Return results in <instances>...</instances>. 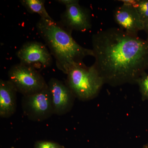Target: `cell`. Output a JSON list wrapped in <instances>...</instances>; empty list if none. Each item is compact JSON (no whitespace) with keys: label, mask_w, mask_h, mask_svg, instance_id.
Returning a JSON list of instances; mask_svg holds the SVG:
<instances>
[{"label":"cell","mask_w":148,"mask_h":148,"mask_svg":"<svg viewBox=\"0 0 148 148\" xmlns=\"http://www.w3.org/2000/svg\"><path fill=\"white\" fill-rule=\"evenodd\" d=\"M8 76L9 80L23 96L32 95L48 87L40 71L20 63L10 68Z\"/></svg>","instance_id":"obj_4"},{"label":"cell","mask_w":148,"mask_h":148,"mask_svg":"<svg viewBox=\"0 0 148 148\" xmlns=\"http://www.w3.org/2000/svg\"><path fill=\"white\" fill-rule=\"evenodd\" d=\"M134 6L144 24L148 20V0H138Z\"/></svg>","instance_id":"obj_12"},{"label":"cell","mask_w":148,"mask_h":148,"mask_svg":"<svg viewBox=\"0 0 148 148\" xmlns=\"http://www.w3.org/2000/svg\"><path fill=\"white\" fill-rule=\"evenodd\" d=\"M144 30H145L146 33H147V39L148 40V20L144 23Z\"/></svg>","instance_id":"obj_16"},{"label":"cell","mask_w":148,"mask_h":148,"mask_svg":"<svg viewBox=\"0 0 148 148\" xmlns=\"http://www.w3.org/2000/svg\"><path fill=\"white\" fill-rule=\"evenodd\" d=\"M48 87L52 98L54 114L62 116L71 111L76 98L66 83L55 78L49 82Z\"/></svg>","instance_id":"obj_7"},{"label":"cell","mask_w":148,"mask_h":148,"mask_svg":"<svg viewBox=\"0 0 148 148\" xmlns=\"http://www.w3.org/2000/svg\"><path fill=\"white\" fill-rule=\"evenodd\" d=\"M20 63L40 71L48 68L53 62L52 56L42 43L28 42L16 52Z\"/></svg>","instance_id":"obj_6"},{"label":"cell","mask_w":148,"mask_h":148,"mask_svg":"<svg viewBox=\"0 0 148 148\" xmlns=\"http://www.w3.org/2000/svg\"><path fill=\"white\" fill-rule=\"evenodd\" d=\"M21 107L24 114L32 121H44L54 114L48 87L32 95L23 96Z\"/></svg>","instance_id":"obj_5"},{"label":"cell","mask_w":148,"mask_h":148,"mask_svg":"<svg viewBox=\"0 0 148 148\" xmlns=\"http://www.w3.org/2000/svg\"><path fill=\"white\" fill-rule=\"evenodd\" d=\"M21 4L27 9L29 13L38 14L40 18L53 20L46 10L45 3L43 0H21Z\"/></svg>","instance_id":"obj_11"},{"label":"cell","mask_w":148,"mask_h":148,"mask_svg":"<svg viewBox=\"0 0 148 148\" xmlns=\"http://www.w3.org/2000/svg\"><path fill=\"white\" fill-rule=\"evenodd\" d=\"M66 84L75 96L82 101L95 98L101 91L104 81L93 65L77 64L67 74Z\"/></svg>","instance_id":"obj_3"},{"label":"cell","mask_w":148,"mask_h":148,"mask_svg":"<svg viewBox=\"0 0 148 148\" xmlns=\"http://www.w3.org/2000/svg\"><path fill=\"white\" fill-rule=\"evenodd\" d=\"M143 101L148 100V74H143L137 82Z\"/></svg>","instance_id":"obj_13"},{"label":"cell","mask_w":148,"mask_h":148,"mask_svg":"<svg viewBox=\"0 0 148 148\" xmlns=\"http://www.w3.org/2000/svg\"><path fill=\"white\" fill-rule=\"evenodd\" d=\"M17 91L13 84L8 80H0V116L8 118L16 111Z\"/></svg>","instance_id":"obj_10"},{"label":"cell","mask_w":148,"mask_h":148,"mask_svg":"<svg viewBox=\"0 0 148 148\" xmlns=\"http://www.w3.org/2000/svg\"><path fill=\"white\" fill-rule=\"evenodd\" d=\"M148 148V145H146L145 146V147H144V148Z\"/></svg>","instance_id":"obj_17"},{"label":"cell","mask_w":148,"mask_h":148,"mask_svg":"<svg viewBox=\"0 0 148 148\" xmlns=\"http://www.w3.org/2000/svg\"><path fill=\"white\" fill-rule=\"evenodd\" d=\"M92 45L93 65L105 84H137L148 69L147 39L113 27L92 35Z\"/></svg>","instance_id":"obj_1"},{"label":"cell","mask_w":148,"mask_h":148,"mask_svg":"<svg viewBox=\"0 0 148 148\" xmlns=\"http://www.w3.org/2000/svg\"><path fill=\"white\" fill-rule=\"evenodd\" d=\"M66 7L60 21L65 28L72 32H85L91 29V17L88 10L80 5L79 3Z\"/></svg>","instance_id":"obj_8"},{"label":"cell","mask_w":148,"mask_h":148,"mask_svg":"<svg viewBox=\"0 0 148 148\" xmlns=\"http://www.w3.org/2000/svg\"><path fill=\"white\" fill-rule=\"evenodd\" d=\"M56 1L66 6V7L79 3V1L77 0H58Z\"/></svg>","instance_id":"obj_15"},{"label":"cell","mask_w":148,"mask_h":148,"mask_svg":"<svg viewBox=\"0 0 148 148\" xmlns=\"http://www.w3.org/2000/svg\"><path fill=\"white\" fill-rule=\"evenodd\" d=\"M36 28L55 58L57 68L66 75L75 65L84 63L86 56H93L92 49L79 45L72 37V32L60 22L40 18Z\"/></svg>","instance_id":"obj_2"},{"label":"cell","mask_w":148,"mask_h":148,"mask_svg":"<svg viewBox=\"0 0 148 148\" xmlns=\"http://www.w3.org/2000/svg\"><path fill=\"white\" fill-rule=\"evenodd\" d=\"M34 148H64L58 143L48 141H38L35 144Z\"/></svg>","instance_id":"obj_14"},{"label":"cell","mask_w":148,"mask_h":148,"mask_svg":"<svg viewBox=\"0 0 148 148\" xmlns=\"http://www.w3.org/2000/svg\"><path fill=\"white\" fill-rule=\"evenodd\" d=\"M114 16L120 28L128 34L138 36L139 31L144 30V23L134 5L123 3L116 9Z\"/></svg>","instance_id":"obj_9"}]
</instances>
